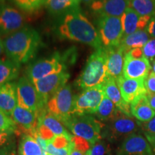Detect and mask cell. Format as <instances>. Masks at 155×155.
I'll use <instances>...</instances> for the list:
<instances>
[{
	"label": "cell",
	"instance_id": "obj_1",
	"mask_svg": "<svg viewBox=\"0 0 155 155\" xmlns=\"http://www.w3.org/2000/svg\"><path fill=\"white\" fill-rule=\"evenodd\" d=\"M54 28L56 35L62 39L81 42L96 50L103 47L98 30L80 7L58 17Z\"/></svg>",
	"mask_w": 155,
	"mask_h": 155
},
{
	"label": "cell",
	"instance_id": "obj_2",
	"mask_svg": "<svg viewBox=\"0 0 155 155\" xmlns=\"http://www.w3.org/2000/svg\"><path fill=\"white\" fill-rule=\"evenodd\" d=\"M3 43L6 56L20 65L32 61L43 46L38 31L28 25L5 37Z\"/></svg>",
	"mask_w": 155,
	"mask_h": 155
},
{
	"label": "cell",
	"instance_id": "obj_3",
	"mask_svg": "<svg viewBox=\"0 0 155 155\" xmlns=\"http://www.w3.org/2000/svg\"><path fill=\"white\" fill-rule=\"evenodd\" d=\"M76 51L74 48L68 49L63 53L56 51L47 57L32 62L27 67L25 75L32 83L48 75L66 71L76 60Z\"/></svg>",
	"mask_w": 155,
	"mask_h": 155
},
{
	"label": "cell",
	"instance_id": "obj_4",
	"mask_svg": "<svg viewBox=\"0 0 155 155\" xmlns=\"http://www.w3.org/2000/svg\"><path fill=\"white\" fill-rule=\"evenodd\" d=\"M106 49L102 47L96 50L88 58L75 85L83 90L104 84L107 79Z\"/></svg>",
	"mask_w": 155,
	"mask_h": 155
},
{
	"label": "cell",
	"instance_id": "obj_5",
	"mask_svg": "<svg viewBox=\"0 0 155 155\" xmlns=\"http://www.w3.org/2000/svg\"><path fill=\"white\" fill-rule=\"evenodd\" d=\"M141 131L139 121L133 116L119 111L113 119L106 122L101 131V138L108 142L118 144L134 134Z\"/></svg>",
	"mask_w": 155,
	"mask_h": 155
},
{
	"label": "cell",
	"instance_id": "obj_6",
	"mask_svg": "<svg viewBox=\"0 0 155 155\" xmlns=\"http://www.w3.org/2000/svg\"><path fill=\"white\" fill-rule=\"evenodd\" d=\"M64 125L75 137L88 141L91 146L101 139V131L104 124L91 114H73Z\"/></svg>",
	"mask_w": 155,
	"mask_h": 155
},
{
	"label": "cell",
	"instance_id": "obj_7",
	"mask_svg": "<svg viewBox=\"0 0 155 155\" xmlns=\"http://www.w3.org/2000/svg\"><path fill=\"white\" fill-rule=\"evenodd\" d=\"M75 98L71 86L66 84L50 98L47 111L64 124L74 114Z\"/></svg>",
	"mask_w": 155,
	"mask_h": 155
},
{
	"label": "cell",
	"instance_id": "obj_8",
	"mask_svg": "<svg viewBox=\"0 0 155 155\" xmlns=\"http://www.w3.org/2000/svg\"><path fill=\"white\" fill-rule=\"evenodd\" d=\"M97 26L103 47L111 48L119 45L123 38L121 17L99 16Z\"/></svg>",
	"mask_w": 155,
	"mask_h": 155
},
{
	"label": "cell",
	"instance_id": "obj_9",
	"mask_svg": "<svg viewBox=\"0 0 155 155\" xmlns=\"http://www.w3.org/2000/svg\"><path fill=\"white\" fill-rule=\"evenodd\" d=\"M17 91L18 101L17 105L37 113H40L46 108V104L35 84L26 75L21 77L17 81Z\"/></svg>",
	"mask_w": 155,
	"mask_h": 155
},
{
	"label": "cell",
	"instance_id": "obj_10",
	"mask_svg": "<svg viewBox=\"0 0 155 155\" xmlns=\"http://www.w3.org/2000/svg\"><path fill=\"white\" fill-rule=\"evenodd\" d=\"M104 96L103 85L84 89L79 95H75L73 114H94Z\"/></svg>",
	"mask_w": 155,
	"mask_h": 155
},
{
	"label": "cell",
	"instance_id": "obj_11",
	"mask_svg": "<svg viewBox=\"0 0 155 155\" xmlns=\"http://www.w3.org/2000/svg\"><path fill=\"white\" fill-rule=\"evenodd\" d=\"M25 26V17L21 12L9 5L0 7V36L7 37Z\"/></svg>",
	"mask_w": 155,
	"mask_h": 155
},
{
	"label": "cell",
	"instance_id": "obj_12",
	"mask_svg": "<svg viewBox=\"0 0 155 155\" xmlns=\"http://www.w3.org/2000/svg\"><path fill=\"white\" fill-rule=\"evenodd\" d=\"M69 78L70 73L66 71L50 75L33 83L45 104L47 105L50 98L62 87L67 84Z\"/></svg>",
	"mask_w": 155,
	"mask_h": 155
},
{
	"label": "cell",
	"instance_id": "obj_13",
	"mask_svg": "<svg viewBox=\"0 0 155 155\" xmlns=\"http://www.w3.org/2000/svg\"><path fill=\"white\" fill-rule=\"evenodd\" d=\"M116 155H154L147 139L140 133L125 139L118 147Z\"/></svg>",
	"mask_w": 155,
	"mask_h": 155
},
{
	"label": "cell",
	"instance_id": "obj_14",
	"mask_svg": "<svg viewBox=\"0 0 155 155\" xmlns=\"http://www.w3.org/2000/svg\"><path fill=\"white\" fill-rule=\"evenodd\" d=\"M151 71L152 65L147 58H134L126 54L123 69V75L125 78L145 80Z\"/></svg>",
	"mask_w": 155,
	"mask_h": 155
},
{
	"label": "cell",
	"instance_id": "obj_15",
	"mask_svg": "<svg viewBox=\"0 0 155 155\" xmlns=\"http://www.w3.org/2000/svg\"><path fill=\"white\" fill-rule=\"evenodd\" d=\"M122 97L129 104L142 95L147 94L144 79H131L121 75L116 79Z\"/></svg>",
	"mask_w": 155,
	"mask_h": 155
},
{
	"label": "cell",
	"instance_id": "obj_16",
	"mask_svg": "<svg viewBox=\"0 0 155 155\" xmlns=\"http://www.w3.org/2000/svg\"><path fill=\"white\" fill-rule=\"evenodd\" d=\"M129 6V0H96L91 9L99 16L121 17Z\"/></svg>",
	"mask_w": 155,
	"mask_h": 155
},
{
	"label": "cell",
	"instance_id": "obj_17",
	"mask_svg": "<svg viewBox=\"0 0 155 155\" xmlns=\"http://www.w3.org/2000/svg\"><path fill=\"white\" fill-rule=\"evenodd\" d=\"M151 18L152 17L149 16H141L133 9L128 7L121 17L123 38L137 30L146 29Z\"/></svg>",
	"mask_w": 155,
	"mask_h": 155
},
{
	"label": "cell",
	"instance_id": "obj_18",
	"mask_svg": "<svg viewBox=\"0 0 155 155\" xmlns=\"http://www.w3.org/2000/svg\"><path fill=\"white\" fill-rule=\"evenodd\" d=\"M106 49V67L108 76L117 79L123 75L124 58L127 53L121 45Z\"/></svg>",
	"mask_w": 155,
	"mask_h": 155
},
{
	"label": "cell",
	"instance_id": "obj_19",
	"mask_svg": "<svg viewBox=\"0 0 155 155\" xmlns=\"http://www.w3.org/2000/svg\"><path fill=\"white\" fill-rule=\"evenodd\" d=\"M11 118L28 134L35 130L38 125V113L19 105L13 111Z\"/></svg>",
	"mask_w": 155,
	"mask_h": 155
},
{
	"label": "cell",
	"instance_id": "obj_20",
	"mask_svg": "<svg viewBox=\"0 0 155 155\" xmlns=\"http://www.w3.org/2000/svg\"><path fill=\"white\" fill-rule=\"evenodd\" d=\"M17 104V83L12 81L0 86V110L11 117Z\"/></svg>",
	"mask_w": 155,
	"mask_h": 155
},
{
	"label": "cell",
	"instance_id": "obj_21",
	"mask_svg": "<svg viewBox=\"0 0 155 155\" xmlns=\"http://www.w3.org/2000/svg\"><path fill=\"white\" fill-rule=\"evenodd\" d=\"M103 88L106 96L115 104L120 111L127 116H132L131 114L130 104L126 102L122 97L116 79L108 77L103 84Z\"/></svg>",
	"mask_w": 155,
	"mask_h": 155
},
{
	"label": "cell",
	"instance_id": "obj_22",
	"mask_svg": "<svg viewBox=\"0 0 155 155\" xmlns=\"http://www.w3.org/2000/svg\"><path fill=\"white\" fill-rule=\"evenodd\" d=\"M38 124L44 125L47 127L55 137L65 136L70 139L73 137L67 130L65 125L59 119L50 114L47 111V108H45L38 114Z\"/></svg>",
	"mask_w": 155,
	"mask_h": 155
},
{
	"label": "cell",
	"instance_id": "obj_23",
	"mask_svg": "<svg viewBox=\"0 0 155 155\" xmlns=\"http://www.w3.org/2000/svg\"><path fill=\"white\" fill-rule=\"evenodd\" d=\"M131 114L140 122H147L155 116V111L149 104L146 95H142L130 104Z\"/></svg>",
	"mask_w": 155,
	"mask_h": 155
},
{
	"label": "cell",
	"instance_id": "obj_24",
	"mask_svg": "<svg viewBox=\"0 0 155 155\" xmlns=\"http://www.w3.org/2000/svg\"><path fill=\"white\" fill-rule=\"evenodd\" d=\"M81 0H46L45 7L50 15L59 17L80 7Z\"/></svg>",
	"mask_w": 155,
	"mask_h": 155
},
{
	"label": "cell",
	"instance_id": "obj_25",
	"mask_svg": "<svg viewBox=\"0 0 155 155\" xmlns=\"http://www.w3.org/2000/svg\"><path fill=\"white\" fill-rule=\"evenodd\" d=\"M150 36L146 29L137 30L129 35L124 37L120 45L127 53L129 50L134 48H142L150 40Z\"/></svg>",
	"mask_w": 155,
	"mask_h": 155
},
{
	"label": "cell",
	"instance_id": "obj_26",
	"mask_svg": "<svg viewBox=\"0 0 155 155\" xmlns=\"http://www.w3.org/2000/svg\"><path fill=\"white\" fill-rule=\"evenodd\" d=\"M20 66L7 57L0 58V86L15 80L19 74Z\"/></svg>",
	"mask_w": 155,
	"mask_h": 155
},
{
	"label": "cell",
	"instance_id": "obj_27",
	"mask_svg": "<svg viewBox=\"0 0 155 155\" xmlns=\"http://www.w3.org/2000/svg\"><path fill=\"white\" fill-rule=\"evenodd\" d=\"M18 155H46V152L35 138L25 134L19 141Z\"/></svg>",
	"mask_w": 155,
	"mask_h": 155
},
{
	"label": "cell",
	"instance_id": "obj_28",
	"mask_svg": "<svg viewBox=\"0 0 155 155\" xmlns=\"http://www.w3.org/2000/svg\"><path fill=\"white\" fill-rule=\"evenodd\" d=\"M119 111L115 104L105 95L94 115L100 121L108 122L113 119Z\"/></svg>",
	"mask_w": 155,
	"mask_h": 155
},
{
	"label": "cell",
	"instance_id": "obj_29",
	"mask_svg": "<svg viewBox=\"0 0 155 155\" xmlns=\"http://www.w3.org/2000/svg\"><path fill=\"white\" fill-rule=\"evenodd\" d=\"M129 7L141 16H155V0H129Z\"/></svg>",
	"mask_w": 155,
	"mask_h": 155
},
{
	"label": "cell",
	"instance_id": "obj_30",
	"mask_svg": "<svg viewBox=\"0 0 155 155\" xmlns=\"http://www.w3.org/2000/svg\"><path fill=\"white\" fill-rule=\"evenodd\" d=\"M17 7L25 12L32 13L38 11L43 5H45L46 0H13Z\"/></svg>",
	"mask_w": 155,
	"mask_h": 155
},
{
	"label": "cell",
	"instance_id": "obj_31",
	"mask_svg": "<svg viewBox=\"0 0 155 155\" xmlns=\"http://www.w3.org/2000/svg\"><path fill=\"white\" fill-rule=\"evenodd\" d=\"M87 155H113V154L109 143L101 139L91 146L87 152Z\"/></svg>",
	"mask_w": 155,
	"mask_h": 155
},
{
	"label": "cell",
	"instance_id": "obj_32",
	"mask_svg": "<svg viewBox=\"0 0 155 155\" xmlns=\"http://www.w3.org/2000/svg\"><path fill=\"white\" fill-rule=\"evenodd\" d=\"M0 131H12L17 132V126L11 117L0 110Z\"/></svg>",
	"mask_w": 155,
	"mask_h": 155
},
{
	"label": "cell",
	"instance_id": "obj_33",
	"mask_svg": "<svg viewBox=\"0 0 155 155\" xmlns=\"http://www.w3.org/2000/svg\"><path fill=\"white\" fill-rule=\"evenodd\" d=\"M141 131L144 134L146 139H150L155 136V116L147 122H140Z\"/></svg>",
	"mask_w": 155,
	"mask_h": 155
},
{
	"label": "cell",
	"instance_id": "obj_34",
	"mask_svg": "<svg viewBox=\"0 0 155 155\" xmlns=\"http://www.w3.org/2000/svg\"><path fill=\"white\" fill-rule=\"evenodd\" d=\"M0 155H17L16 141L12 137L5 144L0 147Z\"/></svg>",
	"mask_w": 155,
	"mask_h": 155
},
{
	"label": "cell",
	"instance_id": "obj_35",
	"mask_svg": "<svg viewBox=\"0 0 155 155\" xmlns=\"http://www.w3.org/2000/svg\"><path fill=\"white\" fill-rule=\"evenodd\" d=\"M144 57L151 62L155 58V38H152L142 48Z\"/></svg>",
	"mask_w": 155,
	"mask_h": 155
},
{
	"label": "cell",
	"instance_id": "obj_36",
	"mask_svg": "<svg viewBox=\"0 0 155 155\" xmlns=\"http://www.w3.org/2000/svg\"><path fill=\"white\" fill-rule=\"evenodd\" d=\"M73 147V145L71 147H68V148L57 149L49 143L47 146V149H46V154L50 155H69Z\"/></svg>",
	"mask_w": 155,
	"mask_h": 155
},
{
	"label": "cell",
	"instance_id": "obj_37",
	"mask_svg": "<svg viewBox=\"0 0 155 155\" xmlns=\"http://www.w3.org/2000/svg\"><path fill=\"white\" fill-rule=\"evenodd\" d=\"M147 92L155 94V73L151 71L148 77L144 81Z\"/></svg>",
	"mask_w": 155,
	"mask_h": 155
},
{
	"label": "cell",
	"instance_id": "obj_38",
	"mask_svg": "<svg viewBox=\"0 0 155 155\" xmlns=\"http://www.w3.org/2000/svg\"><path fill=\"white\" fill-rule=\"evenodd\" d=\"M15 132L12 131H0V147L5 144Z\"/></svg>",
	"mask_w": 155,
	"mask_h": 155
},
{
	"label": "cell",
	"instance_id": "obj_39",
	"mask_svg": "<svg viewBox=\"0 0 155 155\" xmlns=\"http://www.w3.org/2000/svg\"><path fill=\"white\" fill-rule=\"evenodd\" d=\"M146 30L152 38H155V16L151 18Z\"/></svg>",
	"mask_w": 155,
	"mask_h": 155
},
{
	"label": "cell",
	"instance_id": "obj_40",
	"mask_svg": "<svg viewBox=\"0 0 155 155\" xmlns=\"http://www.w3.org/2000/svg\"><path fill=\"white\" fill-rule=\"evenodd\" d=\"M127 54L130 55L131 57L134 58H141L144 57L142 48H134V49L129 50Z\"/></svg>",
	"mask_w": 155,
	"mask_h": 155
},
{
	"label": "cell",
	"instance_id": "obj_41",
	"mask_svg": "<svg viewBox=\"0 0 155 155\" xmlns=\"http://www.w3.org/2000/svg\"><path fill=\"white\" fill-rule=\"evenodd\" d=\"M147 98L151 107L155 111V94L147 92Z\"/></svg>",
	"mask_w": 155,
	"mask_h": 155
},
{
	"label": "cell",
	"instance_id": "obj_42",
	"mask_svg": "<svg viewBox=\"0 0 155 155\" xmlns=\"http://www.w3.org/2000/svg\"><path fill=\"white\" fill-rule=\"evenodd\" d=\"M69 155H87V152L75 148V147H74V145H73L72 150H71Z\"/></svg>",
	"mask_w": 155,
	"mask_h": 155
},
{
	"label": "cell",
	"instance_id": "obj_43",
	"mask_svg": "<svg viewBox=\"0 0 155 155\" xmlns=\"http://www.w3.org/2000/svg\"><path fill=\"white\" fill-rule=\"evenodd\" d=\"M147 141H148L149 143H150V146L152 149L153 152H154V154L155 155V136L151 137L150 139H147Z\"/></svg>",
	"mask_w": 155,
	"mask_h": 155
},
{
	"label": "cell",
	"instance_id": "obj_44",
	"mask_svg": "<svg viewBox=\"0 0 155 155\" xmlns=\"http://www.w3.org/2000/svg\"><path fill=\"white\" fill-rule=\"evenodd\" d=\"M4 52V43L3 40L0 38V57H1L2 54Z\"/></svg>",
	"mask_w": 155,
	"mask_h": 155
},
{
	"label": "cell",
	"instance_id": "obj_45",
	"mask_svg": "<svg viewBox=\"0 0 155 155\" xmlns=\"http://www.w3.org/2000/svg\"><path fill=\"white\" fill-rule=\"evenodd\" d=\"M95 1H96V0H81V2H83L86 4V5H90V6L93 2H94Z\"/></svg>",
	"mask_w": 155,
	"mask_h": 155
},
{
	"label": "cell",
	"instance_id": "obj_46",
	"mask_svg": "<svg viewBox=\"0 0 155 155\" xmlns=\"http://www.w3.org/2000/svg\"><path fill=\"white\" fill-rule=\"evenodd\" d=\"M151 63H152V65H152V71L154 73H155V58L151 61Z\"/></svg>",
	"mask_w": 155,
	"mask_h": 155
},
{
	"label": "cell",
	"instance_id": "obj_47",
	"mask_svg": "<svg viewBox=\"0 0 155 155\" xmlns=\"http://www.w3.org/2000/svg\"><path fill=\"white\" fill-rule=\"evenodd\" d=\"M3 1H4V0H0V3H2V2Z\"/></svg>",
	"mask_w": 155,
	"mask_h": 155
}]
</instances>
